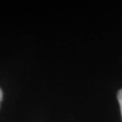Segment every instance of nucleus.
Instances as JSON below:
<instances>
[{"instance_id":"nucleus-2","label":"nucleus","mask_w":122,"mask_h":122,"mask_svg":"<svg viewBox=\"0 0 122 122\" xmlns=\"http://www.w3.org/2000/svg\"><path fill=\"white\" fill-rule=\"evenodd\" d=\"M2 100V91L1 88H0V104H1Z\"/></svg>"},{"instance_id":"nucleus-1","label":"nucleus","mask_w":122,"mask_h":122,"mask_svg":"<svg viewBox=\"0 0 122 122\" xmlns=\"http://www.w3.org/2000/svg\"><path fill=\"white\" fill-rule=\"evenodd\" d=\"M117 100H118L119 104H120L121 113V117H122V89H121L117 93Z\"/></svg>"}]
</instances>
